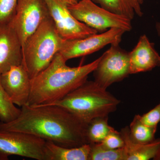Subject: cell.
Returning a JSON list of instances; mask_svg holds the SVG:
<instances>
[{"mask_svg": "<svg viewBox=\"0 0 160 160\" xmlns=\"http://www.w3.org/2000/svg\"><path fill=\"white\" fill-rule=\"evenodd\" d=\"M21 112L8 97L0 81V122H8L15 119Z\"/></svg>", "mask_w": 160, "mask_h": 160, "instance_id": "20", "label": "cell"}, {"mask_svg": "<svg viewBox=\"0 0 160 160\" xmlns=\"http://www.w3.org/2000/svg\"><path fill=\"white\" fill-rule=\"evenodd\" d=\"M106 89L94 81L87 80L61 100L45 105L61 106L87 124L95 118L108 116L117 109L121 101Z\"/></svg>", "mask_w": 160, "mask_h": 160, "instance_id": "3", "label": "cell"}, {"mask_svg": "<svg viewBox=\"0 0 160 160\" xmlns=\"http://www.w3.org/2000/svg\"><path fill=\"white\" fill-rule=\"evenodd\" d=\"M114 129L108 124V116L99 117L87 124L86 136L88 144L101 143Z\"/></svg>", "mask_w": 160, "mask_h": 160, "instance_id": "17", "label": "cell"}, {"mask_svg": "<svg viewBox=\"0 0 160 160\" xmlns=\"http://www.w3.org/2000/svg\"><path fill=\"white\" fill-rule=\"evenodd\" d=\"M154 46L146 35L140 37L134 49L129 52L130 74L149 71L160 66V56Z\"/></svg>", "mask_w": 160, "mask_h": 160, "instance_id": "13", "label": "cell"}, {"mask_svg": "<svg viewBox=\"0 0 160 160\" xmlns=\"http://www.w3.org/2000/svg\"><path fill=\"white\" fill-rule=\"evenodd\" d=\"M153 160H160V148L158 152L157 155L155 157V158L153 159Z\"/></svg>", "mask_w": 160, "mask_h": 160, "instance_id": "24", "label": "cell"}, {"mask_svg": "<svg viewBox=\"0 0 160 160\" xmlns=\"http://www.w3.org/2000/svg\"><path fill=\"white\" fill-rule=\"evenodd\" d=\"M0 81L5 92L15 105L22 107L28 104L31 79L22 64L12 66L0 75Z\"/></svg>", "mask_w": 160, "mask_h": 160, "instance_id": "11", "label": "cell"}, {"mask_svg": "<svg viewBox=\"0 0 160 160\" xmlns=\"http://www.w3.org/2000/svg\"><path fill=\"white\" fill-rule=\"evenodd\" d=\"M140 119L145 125L151 127H156L160 122V103L147 113L141 116Z\"/></svg>", "mask_w": 160, "mask_h": 160, "instance_id": "23", "label": "cell"}, {"mask_svg": "<svg viewBox=\"0 0 160 160\" xmlns=\"http://www.w3.org/2000/svg\"><path fill=\"white\" fill-rule=\"evenodd\" d=\"M126 32L122 29L113 28L84 38L65 40L59 53L66 61L88 55L109 44H119Z\"/></svg>", "mask_w": 160, "mask_h": 160, "instance_id": "10", "label": "cell"}, {"mask_svg": "<svg viewBox=\"0 0 160 160\" xmlns=\"http://www.w3.org/2000/svg\"><path fill=\"white\" fill-rule=\"evenodd\" d=\"M87 125L61 106L26 105L15 119L0 122V131L25 132L64 147H76L88 144Z\"/></svg>", "mask_w": 160, "mask_h": 160, "instance_id": "1", "label": "cell"}, {"mask_svg": "<svg viewBox=\"0 0 160 160\" xmlns=\"http://www.w3.org/2000/svg\"><path fill=\"white\" fill-rule=\"evenodd\" d=\"M90 151L89 144L79 147H66L46 141V160H89Z\"/></svg>", "mask_w": 160, "mask_h": 160, "instance_id": "15", "label": "cell"}, {"mask_svg": "<svg viewBox=\"0 0 160 160\" xmlns=\"http://www.w3.org/2000/svg\"><path fill=\"white\" fill-rule=\"evenodd\" d=\"M22 63V45L11 23L0 24V75Z\"/></svg>", "mask_w": 160, "mask_h": 160, "instance_id": "12", "label": "cell"}, {"mask_svg": "<svg viewBox=\"0 0 160 160\" xmlns=\"http://www.w3.org/2000/svg\"><path fill=\"white\" fill-rule=\"evenodd\" d=\"M69 9L75 18L98 32H103L113 28L126 32L132 29V20L102 8L92 0H79L69 6Z\"/></svg>", "mask_w": 160, "mask_h": 160, "instance_id": "5", "label": "cell"}, {"mask_svg": "<svg viewBox=\"0 0 160 160\" xmlns=\"http://www.w3.org/2000/svg\"><path fill=\"white\" fill-rule=\"evenodd\" d=\"M129 52L121 48L119 44L111 47L101 57L93 71L94 82L107 89L113 83L121 82L130 74Z\"/></svg>", "mask_w": 160, "mask_h": 160, "instance_id": "7", "label": "cell"}, {"mask_svg": "<svg viewBox=\"0 0 160 160\" xmlns=\"http://www.w3.org/2000/svg\"><path fill=\"white\" fill-rule=\"evenodd\" d=\"M121 136L125 143L127 160H148L154 159L160 148V139H157L148 144H139L132 141L129 135L128 126L121 129Z\"/></svg>", "mask_w": 160, "mask_h": 160, "instance_id": "14", "label": "cell"}, {"mask_svg": "<svg viewBox=\"0 0 160 160\" xmlns=\"http://www.w3.org/2000/svg\"><path fill=\"white\" fill-rule=\"evenodd\" d=\"M79 1L45 0L49 15L57 30L65 40L84 38L98 32L78 21L70 13L69 6L76 4Z\"/></svg>", "mask_w": 160, "mask_h": 160, "instance_id": "8", "label": "cell"}, {"mask_svg": "<svg viewBox=\"0 0 160 160\" xmlns=\"http://www.w3.org/2000/svg\"><path fill=\"white\" fill-rule=\"evenodd\" d=\"M100 60V57L86 65L70 67L58 52L46 69L32 79L27 105H47L61 100L87 81Z\"/></svg>", "mask_w": 160, "mask_h": 160, "instance_id": "2", "label": "cell"}, {"mask_svg": "<svg viewBox=\"0 0 160 160\" xmlns=\"http://www.w3.org/2000/svg\"><path fill=\"white\" fill-rule=\"evenodd\" d=\"M108 11L126 17L131 20L135 15H143L141 8L143 0H92Z\"/></svg>", "mask_w": 160, "mask_h": 160, "instance_id": "16", "label": "cell"}, {"mask_svg": "<svg viewBox=\"0 0 160 160\" xmlns=\"http://www.w3.org/2000/svg\"><path fill=\"white\" fill-rule=\"evenodd\" d=\"M64 41L50 17L29 37L22 48V65L31 79L49 66L61 50Z\"/></svg>", "mask_w": 160, "mask_h": 160, "instance_id": "4", "label": "cell"}, {"mask_svg": "<svg viewBox=\"0 0 160 160\" xmlns=\"http://www.w3.org/2000/svg\"><path fill=\"white\" fill-rule=\"evenodd\" d=\"M46 141L25 132L0 131V160L12 155L46 160Z\"/></svg>", "mask_w": 160, "mask_h": 160, "instance_id": "6", "label": "cell"}, {"mask_svg": "<svg viewBox=\"0 0 160 160\" xmlns=\"http://www.w3.org/2000/svg\"><path fill=\"white\" fill-rule=\"evenodd\" d=\"M89 144V160H127L128 158L125 147L110 149L104 147L101 143Z\"/></svg>", "mask_w": 160, "mask_h": 160, "instance_id": "19", "label": "cell"}, {"mask_svg": "<svg viewBox=\"0 0 160 160\" xmlns=\"http://www.w3.org/2000/svg\"><path fill=\"white\" fill-rule=\"evenodd\" d=\"M18 0H0V24L11 22L16 11Z\"/></svg>", "mask_w": 160, "mask_h": 160, "instance_id": "21", "label": "cell"}, {"mask_svg": "<svg viewBox=\"0 0 160 160\" xmlns=\"http://www.w3.org/2000/svg\"><path fill=\"white\" fill-rule=\"evenodd\" d=\"M45 0H18L11 23L22 43V48L45 19L50 17Z\"/></svg>", "mask_w": 160, "mask_h": 160, "instance_id": "9", "label": "cell"}, {"mask_svg": "<svg viewBox=\"0 0 160 160\" xmlns=\"http://www.w3.org/2000/svg\"><path fill=\"white\" fill-rule=\"evenodd\" d=\"M129 135L132 141L139 144H148L153 142L157 126L145 125L140 119L139 115H136L129 127Z\"/></svg>", "mask_w": 160, "mask_h": 160, "instance_id": "18", "label": "cell"}, {"mask_svg": "<svg viewBox=\"0 0 160 160\" xmlns=\"http://www.w3.org/2000/svg\"><path fill=\"white\" fill-rule=\"evenodd\" d=\"M101 143L104 147L110 149H120L125 146V143L120 132L115 129L109 132Z\"/></svg>", "mask_w": 160, "mask_h": 160, "instance_id": "22", "label": "cell"}]
</instances>
